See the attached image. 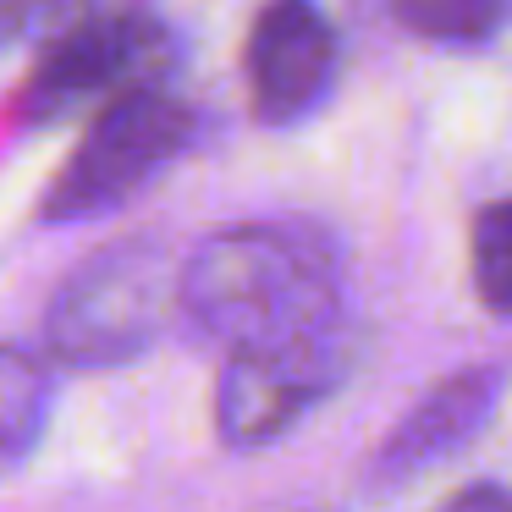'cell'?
<instances>
[{"label":"cell","mask_w":512,"mask_h":512,"mask_svg":"<svg viewBox=\"0 0 512 512\" xmlns=\"http://www.w3.org/2000/svg\"><path fill=\"white\" fill-rule=\"evenodd\" d=\"M177 309L232 347L342 336V254L320 226H226L177 270Z\"/></svg>","instance_id":"obj_1"},{"label":"cell","mask_w":512,"mask_h":512,"mask_svg":"<svg viewBox=\"0 0 512 512\" xmlns=\"http://www.w3.org/2000/svg\"><path fill=\"white\" fill-rule=\"evenodd\" d=\"M171 309H177V265L166 259V248L149 237L111 243L61 287L50 309V353L78 369L127 364L166 331Z\"/></svg>","instance_id":"obj_2"},{"label":"cell","mask_w":512,"mask_h":512,"mask_svg":"<svg viewBox=\"0 0 512 512\" xmlns=\"http://www.w3.org/2000/svg\"><path fill=\"white\" fill-rule=\"evenodd\" d=\"M188 144H193V111L166 83L116 94L89 122L72 160L56 171V182L45 193V221H94V215L116 210L155 171H166Z\"/></svg>","instance_id":"obj_3"},{"label":"cell","mask_w":512,"mask_h":512,"mask_svg":"<svg viewBox=\"0 0 512 512\" xmlns=\"http://www.w3.org/2000/svg\"><path fill=\"white\" fill-rule=\"evenodd\" d=\"M171 72V34L149 12L133 6H78L56 34L45 39L34 61V78L23 89L28 122H56L72 105L94 94H127V89H160Z\"/></svg>","instance_id":"obj_4"},{"label":"cell","mask_w":512,"mask_h":512,"mask_svg":"<svg viewBox=\"0 0 512 512\" xmlns=\"http://www.w3.org/2000/svg\"><path fill=\"white\" fill-rule=\"evenodd\" d=\"M342 364V336L232 347V364L221 375V435L232 446L276 441L336 386Z\"/></svg>","instance_id":"obj_5"},{"label":"cell","mask_w":512,"mask_h":512,"mask_svg":"<svg viewBox=\"0 0 512 512\" xmlns=\"http://www.w3.org/2000/svg\"><path fill=\"white\" fill-rule=\"evenodd\" d=\"M336 28L314 0H265L248 34L243 67L259 122H303L336 83Z\"/></svg>","instance_id":"obj_6"},{"label":"cell","mask_w":512,"mask_h":512,"mask_svg":"<svg viewBox=\"0 0 512 512\" xmlns=\"http://www.w3.org/2000/svg\"><path fill=\"white\" fill-rule=\"evenodd\" d=\"M496 402H501V369H468V375L441 380L375 452V474L386 485H408L413 474L446 463L490 424Z\"/></svg>","instance_id":"obj_7"},{"label":"cell","mask_w":512,"mask_h":512,"mask_svg":"<svg viewBox=\"0 0 512 512\" xmlns=\"http://www.w3.org/2000/svg\"><path fill=\"white\" fill-rule=\"evenodd\" d=\"M50 413V369L23 347H0V468L34 452Z\"/></svg>","instance_id":"obj_8"},{"label":"cell","mask_w":512,"mask_h":512,"mask_svg":"<svg viewBox=\"0 0 512 512\" xmlns=\"http://www.w3.org/2000/svg\"><path fill=\"white\" fill-rule=\"evenodd\" d=\"M391 12L408 34L430 45H490L507 17V0H391Z\"/></svg>","instance_id":"obj_9"},{"label":"cell","mask_w":512,"mask_h":512,"mask_svg":"<svg viewBox=\"0 0 512 512\" xmlns=\"http://www.w3.org/2000/svg\"><path fill=\"white\" fill-rule=\"evenodd\" d=\"M474 281L496 314L512 309V210L501 199L485 204L474 221Z\"/></svg>","instance_id":"obj_10"},{"label":"cell","mask_w":512,"mask_h":512,"mask_svg":"<svg viewBox=\"0 0 512 512\" xmlns=\"http://www.w3.org/2000/svg\"><path fill=\"white\" fill-rule=\"evenodd\" d=\"M39 12H45V0H0V50L17 45L39 23Z\"/></svg>","instance_id":"obj_11"},{"label":"cell","mask_w":512,"mask_h":512,"mask_svg":"<svg viewBox=\"0 0 512 512\" xmlns=\"http://www.w3.org/2000/svg\"><path fill=\"white\" fill-rule=\"evenodd\" d=\"M446 512H507V496H501V485H490V479H485V485H468Z\"/></svg>","instance_id":"obj_12"}]
</instances>
